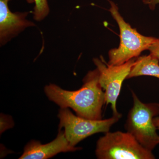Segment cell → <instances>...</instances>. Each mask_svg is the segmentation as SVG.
Listing matches in <instances>:
<instances>
[{
    "instance_id": "6da1fadb",
    "label": "cell",
    "mask_w": 159,
    "mask_h": 159,
    "mask_svg": "<svg viewBox=\"0 0 159 159\" xmlns=\"http://www.w3.org/2000/svg\"><path fill=\"white\" fill-rule=\"evenodd\" d=\"M99 75L97 68L89 71L84 78L81 87L76 91L63 89L50 84L45 87V93L61 108L72 109L77 116L85 119L101 120L105 95L99 84Z\"/></svg>"
},
{
    "instance_id": "7a4b0ae2",
    "label": "cell",
    "mask_w": 159,
    "mask_h": 159,
    "mask_svg": "<svg viewBox=\"0 0 159 159\" xmlns=\"http://www.w3.org/2000/svg\"><path fill=\"white\" fill-rule=\"evenodd\" d=\"M108 2L110 6L108 11L119 26L120 43L118 48L109 51L107 63L110 65H119L139 57L143 51L148 50L157 38L140 34L125 21L116 4L111 0H108Z\"/></svg>"
},
{
    "instance_id": "3957f363",
    "label": "cell",
    "mask_w": 159,
    "mask_h": 159,
    "mask_svg": "<svg viewBox=\"0 0 159 159\" xmlns=\"http://www.w3.org/2000/svg\"><path fill=\"white\" fill-rule=\"evenodd\" d=\"M133 105L125 125L127 132L147 150L152 152L159 144V135L153 119L159 115V103H144L131 91Z\"/></svg>"
},
{
    "instance_id": "277c9868",
    "label": "cell",
    "mask_w": 159,
    "mask_h": 159,
    "mask_svg": "<svg viewBox=\"0 0 159 159\" xmlns=\"http://www.w3.org/2000/svg\"><path fill=\"white\" fill-rule=\"evenodd\" d=\"M99 159H154L152 152L143 147L128 132L106 133L97 143L95 151Z\"/></svg>"
},
{
    "instance_id": "5b68a950",
    "label": "cell",
    "mask_w": 159,
    "mask_h": 159,
    "mask_svg": "<svg viewBox=\"0 0 159 159\" xmlns=\"http://www.w3.org/2000/svg\"><path fill=\"white\" fill-rule=\"evenodd\" d=\"M59 130L64 129L69 144L76 147L80 142L92 135L107 132L121 116H113L109 119L92 120L74 115L69 108H60L58 114Z\"/></svg>"
},
{
    "instance_id": "8992f818",
    "label": "cell",
    "mask_w": 159,
    "mask_h": 159,
    "mask_svg": "<svg viewBox=\"0 0 159 159\" xmlns=\"http://www.w3.org/2000/svg\"><path fill=\"white\" fill-rule=\"evenodd\" d=\"M135 58L119 65H110L102 56L93 61L99 72V82L104 92L105 104H111L113 116L122 117L117 109V101L123 81L127 79L135 63Z\"/></svg>"
},
{
    "instance_id": "52a82bcc",
    "label": "cell",
    "mask_w": 159,
    "mask_h": 159,
    "mask_svg": "<svg viewBox=\"0 0 159 159\" xmlns=\"http://www.w3.org/2000/svg\"><path fill=\"white\" fill-rule=\"evenodd\" d=\"M81 147H73L69 144L64 131L58 130L57 137L52 142L42 144L39 141L31 140L25 145L20 159H47L61 152L80 150Z\"/></svg>"
},
{
    "instance_id": "ba28073f",
    "label": "cell",
    "mask_w": 159,
    "mask_h": 159,
    "mask_svg": "<svg viewBox=\"0 0 159 159\" xmlns=\"http://www.w3.org/2000/svg\"><path fill=\"white\" fill-rule=\"evenodd\" d=\"M11 0H0V41L8 42L26 28L33 27L34 23L27 20L29 12H12L8 3Z\"/></svg>"
},
{
    "instance_id": "9c48e42d",
    "label": "cell",
    "mask_w": 159,
    "mask_h": 159,
    "mask_svg": "<svg viewBox=\"0 0 159 159\" xmlns=\"http://www.w3.org/2000/svg\"><path fill=\"white\" fill-rule=\"evenodd\" d=\"M142 76H152L159 79V60L150 54L138 57L127 79Z\"/></svg>"
},
{
    "instance_id": "30bf717a",
    "label": "cell",
    "mask_w": 159,
    "mask_h": 159,
    "mask_svg": "<svg viewBox=\"0 0 159 159\" xmlns=\"http://www.w3.org/2000/svg\"><path fill=\"white\" fill-rule=\"evenodd\" d=\"M33 16L35 20H42L48 15L50 9L48 0H34Z\"/></svg>"
},
{
    "instance_id": "8fae6325",
    "label": "cell",
    "mask_w": 159,
    "mask_h": 159,
    "mask_svg": "<svg viewBox=\"0 0 159 159\" xmlns=\"http://www.w3.org/2000/svg\"><path fill=\"white\" fill-rule=\"evenodd\" d=\"M0 125L1 134L5 131L12 128L14 125V121L12 117L9 115L1 114L0 116Z\"/></svg>"
},
{
    "instance_id": "7c38bea8",
    "label": "cell",
    "mask_w": 159,
    "mask_h": 159,
    "mask_svg": "<svg viewBox=\"0 0 159 159\" xmlns=\"http://www.w3.org/2000/svg\"><path fill=\"white\" fill-rule=\"evenodd\" d=\"M149 54L159 60V37L148 49Z\"/></svg>"
},
{
    "instance_id": "4fadbf2b",
    "label": "cell",
    "mask_w": 159,
    "mask_h": 159,
    "mask_svg": "<svg viewBox=\"0 0 159 159\" xmlns=\"http://www.w3.org/2000/svg\"><path fill=\"white\" fill-rule=\"evenodd\" d=\"M142 2L151 10H155L157 5H159V0H142Z\"/></svg>"
},
{
    "instance_id": "5bb4252c",
    "label": "cell",
    "mask_w": 159,
    "mask_h": 159,
    "mask_svg": "<svg viewBox=\"0 0 159 159\" xmlns=\"http://www.w3.org/2000/svg\"><path fill=\"white\" fill-rule=\"evenodd\" d=\"M153 122L154 125L156 126L157 129L159 130V117H155L153 119Z\"/></svg>"
},
{
    "instance_id": "9a60e30c",
    "label": "cell",
    "mask_w": 159,
    "mask_h": 159,
    "mask_svg": "<svg viewBox=\"0 0 159 159\" xmlns=\"http://www.w3.org/2000/svg\"><path fill=\"white\" fill-rule=\"evenodd\" d=\"M27 1L28 2L30 3L34 2V0H27Z\"/></svg>"
}]
</instances>
